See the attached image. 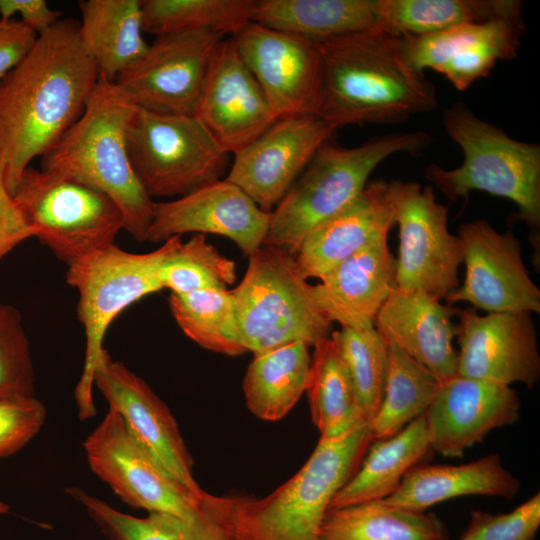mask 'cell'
I'll return each mask as SVG.
<instances>
[{
	"label": "cell",
	"instance_id": "d590c367",
	"mask_svg": "<svg viewBox=\"0 0 540 540\" xmlns=\"http://www.w3.org/2000/svg\"><path fill=\"white\" fill-rule=\"evenodd\" d=\"M255 0H141L143 31L156 37L191 31L235 36L252 22Z\"/></svg>",
	"mask_w": 540,
	"mask_h": 540
},
{
	"label": "cell",
	"instance_id": "83f0119b",
	"mask_svg": "<svg viewBox=\"0 0 540 540\" xmlns=\"http://www.w3.org/2000/svg\"><path fill=\"white\" fill-rule=\"evenodd\" d=\"M431 451L424 415L389 438L374 439L329 509L386 499L397 490L405 474Z\"/></svg>",
	"mask_w": 540,
	"mask_h": 540
},
{
	"label": "cell",
	"instance_id": "44dd1931",
	"mask_svg": "<svg viewBox=\"0 0 540 540\" xmlns=\"http://www.w3.org/2000/svg\"><path fill=\"white\" fill-rule=\"evenodd\" d=\"M194 115L232 155L277 119L232 37L225 38L216 53Z\"/></svg>",
	"mask_w": 540,
	"mask_h": 540
},
{
	"label": "cell",
	"instance_id": "5bb4252c",
	"mask_svg": "<svg viewBox=\"0 0 540 540\" xmlns=\"http://www.w3.org/2000/svg\"><path fill=\"white\" fill-rule=\"evenodd\" d=\"M525 32L522 2L511 0L493 17L417 38H401L405 55L419 71L432 69L458 91L488 77L499 61L514 59Z\"/></svg>",
	"mask_w": 540,
	"mask_h": 540
},
{
	"label": "cell",
	"instance_id": "3957f363",
	"mask_svg": "<svg viewBox=\"0 0 540 540\" xmlns=\"http://www.w3.org/2000/svg\"><path fill=\"white\" fill-rule=\"evenodd\" d=\"M369 424L320 438L284 484L261 499L208 495L212 512L233 540H319L331 501L357 471L373 441Z\"/></svg>",
	"mask_w": 540,
	"mask_h": 540
},
{
	"label": "cell",
	"instance_id": "ee69618b",
	"mask_svg": "<svg viewBox=\"0 0 540 540\" xmlns=\"http://www.w3.org/2000/svg\"><path fill=\"white\" fill-rule=\"evenodd\" d=\"M15 15L38 36L56 24L62 13L50 8L45 0H0V19H12Z\"/></svg>",
	"mask_w": 540,
	"mask_h": 540
},
{
	"label": "cell",
	"instance_id": "4316f807",
	"mask_svg": "<svg viewBox=\"0 0 540 540\" xmlns=\"http://www.w3.org/2000/svg\"><path fill=\"white\" fill-rule=\"evenodd\" d=\"M79 9L80 41L99 77L114 82L149 46L143 37L141 0H85Z\"/></svg>",
	"mask_w": 540,
	"mask_h": 540
},
{
	"label": "cell",
	"instance_id": "ab89813d",
	"mask_svg": "<svg viewBox=\"0 0 540 540\" xmlns=\"http://www.w3.org/2000/svg\"><path fill=\"white\" fill-rule=\"evenodd\" d=\"M34 392L35 373L21 314L0 301V398Z\"/></svg>",
	"mask_w": 540,
	"mask_h": 540
},
{
	"label": "cell",
	"instance_id": "f1b7e54d",
	"mask_svg": "<svg viewBox=\"0 0 540 540\" xmlns=\"http://www.w3.org/2000/svg\"><path fill=\"white\" fill-rule=\"evenodd\" d=\"M252 21L322 42L375 28L376 0H255Z\"/></svg>",
	"mask_w": 540,
	"mask_h": 540
},
{
	"label": "cell",
	"instance_id": "bcb514c9",
	"mask_svg": "<svg viewBox=\"0 0 540 540\" xmlns=\"http://www.w3.org/2000/svg\"><path fill=\"white\" fill-rule=\"evenodd\" d=\"M443 540H445V539H443Z\"/></svg>",
	"mask_w": 540,
	"mask_h": 540
},
{
	"label": "cell",
	"instance_id": "6da1fadb",
	"mask_svg": "<svg viewBox=\"0 0 540 540\" xmlns=\"http://www.w3.org/2000/svg\"><path fill=\"white\" fill-rule=\"evenodd\" d=\"M98 79L78 22L61 18L0 80V165L12 195L31 161L82 115Z\"/></svg>",
	"mask_w": 540,
	"mask_h": 540
},
{
	"label": "cell",
	"instance_id": "52a82bcc",
	"mask_svg": "<svg viewBox=\"0 0 540 540\" xmlns=\"http://www.w3.org/2000/svg\"><path fill=\"white\" fill-rule=\"evenodd\" d=\"M231 291L238 331L246 352L259 355L294 342L314 346L332 333L296 257L263 244L249 257Z\"/></svg>",
	"mask_w": 540,
	"mask_h": 540
},
{
	"label": "cell",
	"instance_id": "60d3db41",
	"mask_svg": "<svg viewBox=\"0 0 540 540\" xmlns=\"http://www.w3.org/2000/svg\"><path fill=\"white\" fill-rule=\"evenodd\" d=\"M540 526V494L508 513L471 510L460 540H535Z\"/></svg>",
	"mask_w": 540,
	"mask_h": 540
},
{
	"label": "cell",
	"instance_id": "9c48e42d",
	"mask_svg": "<svg viewBox=\"0 0 540 540\" xmlns=\"http://www.w3.org/2000/svg\"><path fill=\"white\" fill-rule=\"evenodd\" d=\"M12 196L33 236L67 266L115 244L124 230L117 204L71 177L29 166Z\"/></svg>",
	"mask_w": 540,
	"mask_h": 540
},
{
	"label": "cell",
	"instance_id": "7402d4cb",
	"mask_svg": "<svg viewBox=\"0 0 540 540\" xmlns=\"http://www.w3.org/2000/svg\"><path fill=\"white\" fill-rule=\"evenodd\" d=\"M521 403L510 386L456 375L440 383L424 414L432 451L461 458L492 430L514 424Z\"/></svg>",
	"mask_w": 540,
	"mask_h": 540
},
{
	"label": "cell",
	"instance_id": "30bf717a",
	"mask_svg": "<svg viewBox=\"0 0 540 540\" xmlns=\"http://www.w3.org/2000/svg\"><path fill=\"white\" fill-rule=\"evenodd\" d=\"M127 147L132 167L153 200L179 198L222 179L230 158L195 115L137 107Z\"/></svg>",
	"mask_w": 540,
	"mask_h": 540
},
{
	"label": "cell",
	"instance_id": "e0dca14e",
	"mask_svg": "<svg viewBox=\"0 0 540 540\" xmlns=\"http://www.w3.org/2000/svg\"><path fill=\"white\" fill-rule=\"evenodd\" d=\"M232 38L277 118L317 113L322 82L318 42L253 21Z\"/></svg>",
	"mask_w": 540,
	"mask_h": 540
},
{
	"label": "cell",
	"instance_id": "484cf974",
	"mask_svg": "<svg viewBox=\"0 0 540 540\" xmlns=\"http://www.w3.org/2000/svg\"><path fill=\"white\" fill-rule=\"evenodd\" d=\"M520 480L490 454L461 465L418 464L403 477L397 490L383 502L415 512H425L443 501L471 495L513 498Z\"/></svg>",
	"mask_w": 540,
	"mask_h": 540
},
{
	"label": "cell",
	"instance_id": "d6a6232c",
	"mask_svg": "<svg viewBox=\"0 0 540 540\" xmlns=\"http://www.w3.org/2000/svg\"><path fill=\"white\" fill-rule=\"evenodd\" d=\"M313 347L305 392L320 438H336L368 424L362 418L333 337L330 335Z\"/></svg>",
	"mask_w": 540,
	"mask_h": 540
},
{
	"label": "cell",
	"instance_id": "ffe728a7",
	"mask_svg": "<svg viewBox=\"0 0 540 540\" xmlns=\"http://www.w3.org/2000/svg\"><path fill=\"white\" fill-rule=\"evenodd\" d=\"M269 221L270 213L224 178L179 198L155 201L147 240L216 234L232 240L249 257L263 245Z\"/></svg>",
	"mask_w": 540,
	"mask_h": 540
},
{
	"label": "cell",
	"instance_id": "d6986e66",
	"mask_svg": "<svg viewBox=\"0 0 540 540\" xmlns=\"http://www.w3.org/2000/svg\"><path fill=\"white\" fill-rule=\"evenodd\" d=\"M94 385L138 441L185 490L196 498L206 494L193 475V460L177 422L150 386L106 349L94 373Z\"/></svg>",
	"mask_w": 540,
	"mask_h": 540
},
{
	"label": "cell",
	"instance_id": "f546056e",
	"mask_svg": "<svg viewBox=\"0 0 540 540\" xmlns=\"http://www.w3.org/2000/svg\"><path fill=\"white\" fill-rule=\"evenodd\" d=\"M108 540H233L204 496L198 513L182 517L150 512L146 517L123 513L78 487L67 489Z\"/></svg>",
	"mask_w": 540,
	"mask_h": 540
},
{
	"label": "cell",
	"instance_id": "e575fe53",
	"mask_svg": "<svg viewBox=\"0 0 540 540\" xmlns=\"http://www.w3.org/2000/svg\"><path fill=\"white\" fill-rule=\"evenodd\" d=\"M388 343V368L381 405L369 423L373 439L389 438L424 415L440 382L394 344Z\"/></svg>",
	"mask_w": 540,
	"mask_h": 540
},
{
	"label": "cell",
	"instance_id": "7c38bea8",
	"mask_svg": "<svg viewBox=\"0 0 540 540\" xmlns=\"http://www.w3.org/2000/svg\"><path fill=\"white\" fill-rule=\"evenodd\" d=\"M225 38L208 31L156 37L114 83L137 108L194 115L210 67Z\"/></svg>",
	"mask_w": 540,
	"mask_h": 540
},
{
	"label": "cell",
	"instance_id": "7bdbcfd3",
	"mask_svg": "<svg viewBox=\"0 0 540 540\" xmlns=\"http://www.w3.org/2000/svg\"><path fill=\"white\" fill-rule=\"evenodd\" d=\"M33 232L5 186L0 165V260Z\"/></svg>",
	"mask_w": 540,
	"mask_h": 540
},
{
	"label": "cell",
	"instance_id": "5b68a950",
	"mask_svg": "<svg viewBox=\"0 0 540 540\" xmlns=\"http://www.w3.org/2000/svg\"><path fill=\"white\" fill-rule=\"evenodd\" d=\"M431 142L424 131L392 132L355 147L326 141L270 212L263 244L295 256L313 229L361 195L381 162L398 153L421 154Z\"/></svg>",
	"mask_w": 540,
	"mask_h": 540
},
{
	"label": "cell",
	"instance_id": "8d00e7d4",
	"mask_svg": "<svg viewBox=\"0 0 540 540\" xmlns=\"http://www.w3.org/2000/svg\"><path fill=\"white\" fill-rule=\"evenodd\" d=\"M169 306L179 328L202 348L227 356L246 353L240 340L231 291L171 293Z\"/></svg>",
	"mask_w": 540,
	"mask_h": 540
},
{
	"label": "cell",
	"instance_id": "8fae6325",
	"mask_svg": "<svg viewBox=\"0 0 540 540\" xmlns=\"http://www.w3.org/2000/svg\"><path fill=\"white\" fill-rule=\"evenodd\" d=\"M388 187L399 228L396 288L445 299L460 285L462 264L460 240L448 229L447 207L430 185L392 180Z\"/></svg>",
	"mask_w": 540,
	"mask_h": 540
},
{
	"label": "cell",
	"instance_id": "d4e9b609",
	"mask_svg": "<svg viewBox=\"0 0 540 540\" xmlns=\"http://www.w3.org/2000/svg\"><path fill=\"white\" fill-rule=\"evenodd\" d=\"M394 226L388 182H370L351 205L305 237L295 255L299 269L306 279H320L356 252L387 240Z\"/></svg>",
	"mask_w": 540,
	"mask_h": 540
},
{
	"label": "cell",
	"instance_id": "8992f818",
	"mask_svg": "<svg viewBox=\"0 0 540 540\" xmlns=\"http://www.w3.org/2000/svg\"><path fill=\"white\" fill-rule=\"evenodd\" d=\"M442 122L448 137L462 150L463 162L454 169L430 164L425 177L450 200L483 191L512 201L519 218L538 234L540 146L511 138L463 102L447 107Z\"/></svg>",
	"mask_w": 540,
	"mask_h": 540
},
{
	"label": "cell",
	"instance_id": "277c9868",
	"mask_svg": "<svg viewBox=\"0 0 540 540\" xmlns=\"http://www.w3.org/2000/svg\"><path fill=\"white\" fill-rule=\"evenodd\" d=\"M135 110L114 82L99 77L84 112L41 157L40 169L104 192L119 207L124 230L144 242L155 201L129 158L127 130Z\"/></svg>",
	"mask_w": 540,
	"mask_h": 540
},
{
	"label": "cell",
	"instance_id": "b9f144b4",
	"mask_svg": "<svg viewBox=\"0 0 540 540\" xmlns=\"http://www.w3.org/2000/svg\"><path fill=\"white\" fill-rule=\"evenodd\" d=\"M46 419L44 404L34 396L0 398V459L28 444Z\"/></svg>",
	"mask_w": 540,
	"mask_h": 540
},
{
	"label": "cell",
	"instance_id": "ba28073f",
	"mask_svg": "<svg viewBox=\"0 0 540 540\" xmlns=\"http://www.w3.org/2000/svg\"><path fill=\"white\" fill-rule=\"evenodd\" d=\"M180 236L154 251L131 253L115 244L92 252L67 266L66 281L79 293L77 315L85 331L83 371L75 388L78 417L96 415L92 388L104 352V336L113 320L144 296L163 289L159 271Z\"/></svg>",
	"mask_w": 540,
	"mask_h": 540
},
{
	"label": "cell",
	"instance_id": "74e56055",
	"mask_svg": "<svg viewBox=\"0 0 540 540\" xmlns=\"http://www.w3.org/2000/svg\"><path fill=\"white\" fill-rule=\"evenodd\" d=\"M331 336L350 378L362 418L369 424L384 395L388 343L375 326L341 327L332 331Z\"/></svg>",
	"mask_w": 540,
	"mask_h": 540
},
{
	"label": "cell",
	"instance_id": "9a60e30c",
	"mask_svg": "<svg viewBox=\"0 0 540 540\" xmlns=\"http://www.w3.org/2000/svg\"><path fill=\"white\" fill-rule=\"evenodd\" d=\"M465 278L445 300L468 302L488 313L540 312V290L524 265L521 244L483 219L460 226Z\"/></svg>",
	"mask_w": 540,
	"mask_h": 540
},
{
	"label": "cell",
	"instance_id": "7a4b0ae2",
	"mask_svg": "<svg viewBox=\"0 0 540 540\" xmlns=\"http://www.w3.org/2000/svg\"><path fill=\"white\" fill-rule=\"evenodd\" d=\"M318 43L322 82L316 114L336 130L398 124L436 108V89L409 62L401 38L373 28Z\"/></svg>",
	"mask_w": 540,
	"mask_h": 540
},
{
	"label": "cell",
	"instance_id": "603a6c76",
	"mask_svg": "<svg viewBox=\"0 0 540 540\" xmlns=\"http://www.w3.org/2000/svg\"><path fill=\"white\" fill-rule=\"evenodd\" d=\"M459 310L421 291L395 288L380 309L374 326L387 342L430 372L440 383L457 375L453 339Z\"/></svg>",
	"mask_w": 540,
	"mask_h": 540
},
{
	"label": "cell",
	"instance_id": "4dcf8cb0",
	"mask_svg": "<svg viewBox=\"0 0 540 540\" xmlns=\"http://www.w3.org/2000/svg\"><path fill=\"white\" fill-rule=\"evenodd\" d=\"M310 364L309 346L302 342L254 355L243 379L248 410L265 421L285 417L305 392Z\"/></svg>",
	"mask_w": 540,
	"mask_h": 540
},
{
	"label": "cell",
	"instance_id": "cb8c5ba5",
	"mask_svg": "<svg viewBox=\"0 0 540 540\" xmlns=\"http://www.w3.org/2000/svg\"><path fill=\"white\" fill-rule=\"evenodd\" d=\"M319 280L311 285V295L332 324L371 327L396 288V259L382 240L346 258Z\"/></svg>",
	"mask_w": 540,
	"mask_h": 540
},
{
	"label": "cell",
	"instance_id": "ac0fdd59",
	"mask_svg": "<svg viewBox=\"0 0 540 540\" xmlns=\"http://www.w3.org/2000/svg\"><path fill=\"white\" fill-rule=\"evenodd\" d=\"M457 375L533 388L540 379L537 332L529 312L459 311Z\"/></svg>",
	"mask_w": 540,
	"mask_h": 540
},
{
	"label": "cell",
	"instance_id": "2e32d148",
	"mask_svg": "<svg viewBox=\"0 0 540 540\" xmlns=\"http://www.w3.org/2000/svg\"><path fill=\"white\" fill-rule=\"evenodd\" d=\"M336 131L315 113L278 117L254 141L233 154L225 179L270 213Z\"/></svg>",
	"mask_w": 540,
	"mask_h": 540
},
{
	"label": "cell",
	"instance_id": "1f68e13d",
	"mask_svg": "<svg viewBox=\"0 0 540 540\" xmlns=\"http://www.w3.org/2000/svg\"><path fill=\"white\" fill-rule=\"evenodd\" d=\"M445 535V526L432 513L373 501L329 509L319 540H443Z\"/></svg>",
	"mask_w": 540,
	"mask_h": 540
},
{
	"label": "cell",
	"instance_id": "f35d334b",
	"mask_svg": "<svg viewBox=\"0 0 540 540\" xmlns=\"http://www.w3.org/2000/svg\"><path fill=\"white\" fill-rule=\"evenodd\" d=\"M159 278L171 293L187 294L208 289H227L236 280L235 262L208 242L206 235L180 239L164 259Z\"/></svg>",
	"mask_w": 540,
	"mask_h": 540
},
{
	"label": "cell",
	"instance_id": "f6af8a7d",
	"mask_svg": "<svg viewBox=\"0 0 540 540\" xmlns=\"http://www.w3.org/2000/svg\"><path fill=\"white\" fill-rule=\"evenodd\" d=\"M36 38L18 19H0V80L21 61Z\"/></svg>",
	"mask_w": 540,
	"mask_h": 540
},
{
	"label": "cell",
	"instance_id": "836d02e7",
	"mask_svg": "<svg viewBox=\"0 0 540 540\" xmlns=\"http://www.w3.org/2000/svg\"><path fill=\"white\" fill-rule=\"evenodd\" d=\"M511 0H376L375 28L397 38H417L503 11Z\"/></svg>",
	"mask_w": 540,
	"mask_h": 540
},
{
	"label": "cell",
	"instance_id": "4fadbf2b",
	"mask_svg": "<svg viewBox=\"0 0 540 540\" xmlns=\"http://www.w3.org/2000/svg\"><path fill=\"white\" fill-rule=\"evenodd\" d=\"M83 448L91 471L127 505L182 517L199 512L204 497H194L176 482L117 412L108 410Z\"/></svg>",
	"mask_w": 540,
	"mask_h": 540
}]
</instances>
